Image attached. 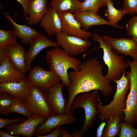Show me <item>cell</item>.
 <instances>
[{
    "label": "cell",
    "mask_w": 137,
    "mask_h": 137,
    "mask_svg": "<svg viewBox=\"0 0 137 137\" xmlns=\"http://www.w3.org/2000/svg\"><path fill=\"white\" fill-rule=\"evenodd\" d=\"M104 66L96 57L81 63L79 70L68 71L69 84L66 113L70 112L74 98L80 94L94 90L100 91L106 96L112 93L113 88L103 74Z\"/></svg>",
    "instance_id": "6da1fadb"
},
{
    "label": "cell",
    "mask_w": 137,
    "mask_h": 137,
    "mask_svg": "<svg viewBox=\"0 0 137 137\" xmlns=\"http://www.w3.org/2000/svg\"><path fill=\"white\" fill-rule=\"evenodd\" d=\"M126 70L119 79L114 81L116 84L117 88L112 101L108 104L103 105L102 102L99 98L98 118L101 122L106 121L116 115L124 117L127 94L130 89L129 81L126 76Z\"/></svg>",
    "instance_id": "7a4b0ae2"
},
{
    "label": "cell",
    "mask_w": 137,
    "mask_h": 137,
    "mask_svg": "<svg viewBox=\"0 0 137 137\" xmlns=\"http://www.w3.org/2000/svg\"><path fill=\"white\" fill-rule=\"evenodd\" d=\"M45 59L49 70L58 75L61 82L67 88L69 84L68 69L72 68L73 71H78L82 63L78 59L67 54L59 47H54L48 51Z\"/></svg>",
    "instance_id": "3957f363"
},
{
    "label": "cell",
    "mask_w": 137,
    "mask_h": 137,
    "mask_svg": "<svg viewBox=\"0 0 137 137\" xmlns=\"http://www.w3.org/2000/svg\"><path fill=\"white\" fill-rule=\"evenodd\" d=\"M99 91L94 90L80 94L74 98L70 112L73 114L76 109L82 108L85 112L84 123L79 131L82 137L91 128L99 113L98 105Z\"/></svg>",
    "instance_id": "277c9868"
},
{
    "label": "cell",
    "mask_w": 137,
    "mask_h": 137,
    "mask_svg": "<svg viewBox=\"0 0 137 137\" xmlns=\"http://www.w3.org/2000/svg\"><path fill=\"white\" fill-rule=\"evenodd\" d=\"M91 36L93 41L99 44L97 48L102 50L103 60L108 67L107 73L105 76L106 80L110 83L112 81L118 80L129 66L127 62L125 61L124 56L114 52L98 33H94Z\"/></svg>",
    "instance_id": "5b68a950"
},
{
    "label": "cell",
    "mask_w": 137,
    "mask_h": 137,
    "mask_svg": "<svg viewBox=\"0 0 137 137\" xmlns=\"http://www.w3.org/2000/svg\"><path fill=\"white\" fill-rule=\"evenodd\" d=\"M130 69L126 74L130 82V92L127 96L124 115L122 120L134 127L137 124V61H127Z\"/></svg>",
    "instance_id": "8992f818"
},
{
    "label": "cell",
    "mask_w": 137,
    "mask_h": 137,
    "mask_svg": "<svg viewBox=\"0 0 137 137\" xmlns=\"http://www.w3.org/2000/svg\"><path fill=\"white\" fill-rule=\"evenodd\" d=\"M55 35L60 46L71 56L85 52L92 45L87 39L69 36L62 31H57Z\"/></svg>",
    "instance_id": "52a82bcc"
},
{
    "label": "cell",
    "mask_w": 137,
    "mask_h": 137,
    "mask_svg": "<svg viewBox=\"0 0 137 137\" xmlns=\"http://www.w3.org/2000/svg\"><path fill=\"white\" fill-rule=\"evenodd\" d=\"M32 114H37L47 118L52 113L46 101L44 91L39 87L32 85L28 96L24 102Z\"/></svg>",
    "instance_id": "ba28073f"
},
{
    "label": "cell",
    "mask_w": 137,
    "mask_h": 137,
    "mask_svg": "<svg viewBox=\"0 0 137 137\" xmlns=\"http://www.w3.org/2000/svg\"><path fill=\"white\" fill-rule=\"evenodd\" d=\"M26 77L32 86H37L43 91L48 89L61 81L55 72L46 70L39 66H35L31 69Z\"/></svg>",
    "instance_id": "9c48e42d"
},
{
    "label": "cell",
    "mask_w": 137,
    "mask_h": 137,
    "mask_svg": "<svg viewBox=\"0 0 137 137\" xmlns=\"http://www.w3.org/2000/svg\"><path fill=\"white\" fill-rule=\"evenodd\" d=\"M46 118L37 114H33L24 122L8 125L4 127V131L10 134L31 137L35 135L37 127L43 122Z\"/></svg>",
    "instance_id": "30bf717a"
},
{
    "label": "cell",
    "mask_w": 137,
    "mask_h": 137,
    "mask_svg": "<svg viewBox=\"0 0 137 137\" xmlns=\"http://www.w3.org/2000/svg\"><path fill=\"white\" fill-rule=\"evenodd\" d=\"M102 37L104 41L116 54L130 56L137 61V42L132 38H115L107 36Z\"/></svg>",
    "instance_id": "8fae6325"
},
{
    "label": "cell",
    "mask_w": 137,
    "mask_h": 137,
    "mask_svg": "<svg viewBox=\"0 0 137 137\" xmlns=\"http://www.w3.org/2000/svg\"><path fill=\"white\" fill-rule=\"evenodd\" d=\"M76 118L73 114L70 112L58 114L52 112L45 121L38 125L36 129L35 135H43L47 134L55 128L63 125H70L74 123Z\"/></svg>",
    "instance_id": "7c38bea8"
},
{
    "label": "cell",
    "mask_w": 137,
    "mask_h": 137,
    "mask_svg": "<svg viewBox=\"0 0 137 137\" xmlns=\"http://www.w3.org/2000/svg\"><path fill=\"white\" fill-rule=\"evenodd\" d=\"M64 84L61 82L43 91L47 104L52 112L58 114L66 113L67 101L63 94Z\"/></svg>",
    "instance_id": "4fadbf2b"
},
{
    "label": "cell",
    "mask_w": 137,
    "mask_h": 137,
    "mask_svg": "<svg viewBox=\"0 0 137 137\" xmlns=\"http://www.w3.org/2000/svg\"><path fill=\"white\" fill-rule=\"evenodd\" d=\"M58 13L62 22V31L64 33L69 36L87 39L92 36L91 32L82 28L80 23L75 18L73 13L69 11Z\"/></svg>",
    "instance_id": "5bb4252c"
},
{
    "label": "cell",
    "mask_w": 137,
    "mask_h": 137,
    "mask_svg": "<svg viewBox=\"0 0 137 137\" xmlns=\"http://www.w3.org/2000/svg\"><path fill=\"white\" fill-rule=\"evenodd\" d=\"M29 50L26 55V72L31 69V65L32 61L44 49L48 47H59V44L50 40L46 36L40 33L30 44Z\"/></svg>",
    "instance_id": "9a60e30c"
},
{
    "label": "cell",
    "mask_w": 137,
    "mask_h": 137,
    "mask_svg": "<svg viewBox=\"0 0 137 137\" xmlns=\"http://www.w3.org/2000/svg\"><path fill=\"white\" fill-rule=\"evenodd\" d=\"M31 86L26 77L19 82L0 83V93H7L24 102L28 96Z\"/></svg>",
    "instance_id": "2e32d148"
},
{
    "label": "cell",
    "mask_w": 137,
    "mask_h": 137,
    "mask_svg": "<svg viewBox=\"0 0 137 137\" xmlns=\"http://www.w3.org/2000/svg\"><path fill=\"white\" fill-rule=\"evenodd\" d=\"M7 56L14 66L25 76L26 55L24 48L20 43L17 42L4 48Z\"/></svg>",
    "instance_id": "e0dca14e"
},
{
    "label": "cell",
    "mask_w": 137,
    "mask_h": 137,
    "mask_svg": "<svg viewBox=\"0 0 137 137\" xmlns=\"http://www.w3.org/2000/svg\"><path fill=\"white\" fill-rule=\"evenodd\" d=\"M4 17L12 25L13 31L17 37L23 44H30L40 33L35 29L26 25H20L15 23L6 11L3 14Z\"/></svg>",
    "instance_id": "ac0fdd59"
},
{
    "label": "cell",
    "mask_w": 137,
    "mask_h": 137,
    "mask_svg": "<svg viewBox=\"0 0 137 137\" xmlns=\"http://www.w3.org/2000/svg\"><path fill=\"white\" fill-rule=\"evenodd\" d=\"M25 77L14 66L7 56L0 63V83L19 82Z\"/></svg>",
    "instance_id": "d6986e66"
},
{
    "label": "cell",
    "mask_w": 137,
    "mask_h": 137,
    "mask_svg": "<svg viewBox=\"0 0 137 137\" xmlns=\"http://www.w3.org/2000/svg\"><path fill=\"white\" fill-rule=\"evenodd\" d=\"M40 25L47 34L52 36L58 31H62L61 20L59 15L55 10L50 7L42 19Z\"/></svg>",
    "instance_id": "ffe728a7"
},
{
    "label": "cell",
    "mask_w": 137,
    "mask_h": 137,
    "mask_svg": "<svg viewBox=\"0 0 137 137\" xmlns=\"http://www.w3.org/2000/svg\"><path fill=\"white\" fill-rule=\"evenodd\" d=\"M82 27L86 29L93 26L107 25L116 27L102 18L97 13L90 11H78L73 14Z\"/></svg>",
    "instance_id": "44dd1931"
},
{
    "label": "cell",
    "mask_w": 137,
    "mask_h": 137,
    "mask_svg": "<svg viewBox=\"0 0 137 137\" xmlns=\"http://www.w3.org/2000/svg\"><path fill=\"white\" fill-rule=\"evenodd\" d=\"M48 0H32L31 1L27 19V24L36 25L40 22L47 10V2Z\"/></svg>",
    "instance_id": "7402d4cb"
},
{
    "label": "cell",
    "mask_w": 137,
    "mask_h": 137,
    "mask_svg": "<svg viewBox=\"0 0 137 137\" xmlns=\"http://www.w3.org/2000/svg\"><path fill=\"white\" fill-rule=\"evenodd\" d=\"M81 5L78 0H52L49 6L58 13L69 11L73 14L79 11Z\"/></svg>",
    "instance_id": "603a6c76"
},
{
    "label": "cell",
    "mask_w": 137,
    "mask_h": 137,
    "mask_svg": "<svg viewBox=\"0 0 137 137\" xmlns=\"http://www.w3.org/2000/svg\"><path fill=\"white\" fill-rule=\"evenodd\" d=\"M123 117L116 115L110 117L106 121V126L103 131L102 137H114L120 132L121 122Z\"/></svg>",
    "instance_id": "cb8c5ba5"
},
{
    "label": "cell",
    "mask_w": 137,
    "mask_h": 137,
    "mask_svg": "<svg viewBox=\"0 0 137 137\" xmlns=\"http://www.w3.org/2000/svg\"><path fill=\"white\" fill-rule=\"evenodd\" d=\"M106 6L107 8L105 11V14L108 19V21L115 25L116 28H124L123 27L117 25L124 16L122 13V10L121 9H116L111 0H109L107 2Z\"/></svg>",
    "instance_id": "d4e9b609"
},
{
    "label": "cell",
    "mask_w": 137,
    "mask_h": 137,
    "mask_svg": "<svg viewBox=\"0 0 137 137\" xmlns=\"http://www.w3.org/2000/svg\"><path fill=\"white\" fill-rule=\"evenodd\" d=\"M16 98L6 93H0V115L8 116L10 114L8 110Z\"/></svg>",
    "instance_id": "484cf974"
},
{
    "label": "cell",
    "mask_w": 137,
    "mask_h": 137,
    "mask_svg": "<svg viewBox=\"0 0 137 137\" xmlns=\"http://www.w3.org/2000/svg\"><path fill=\"white\" fill-rule=\"evenodd\" d=\"M17 37L13 30H0V47L14 44L17 43Z\"/></svg>",
    "instance_id": "4316f807"
},
{
    "label": "cell",
    "mask_w": 137,
    "mask_h": 137,
    "mask_svg": "<svg viewBox=\"0 0 137 137\" xmlns=\"http://www.w3.org/2000/svg\"><path fill=\"white\" fill-rule=\"evenodd\" d=\"M105 0H84L79 11H90L97 13L102 6H106Z\"/></svg>",
    "instance_id": "83f0119b"
},
{
    "label": "cell",
    "mask_w": 137,
    "mask_h": 137,
    "mask_svg": "<svg viewBox=\"0 0 137 137\" xmlns=\"http://www.w3.org/2000/svg\"><path fill=\"white\" fill-rule=\"evenodd\" d=\"M8 111L10 114L14 113H18L27 118L30 117L32 115L28 110L24 102L17 98L8 109Z\"/></svg>",
    "instance_id": "f1b7e54d"
},
{
    "label": "cell",
    "mask_w": 137,
    "mask_h": 137,
    "mask_svg": "<svg viewBox=\"0 0 137 137\" xmlns=\"http://www.w3.org/2000/svg\"><path fill=\"white\" fill-rule=\"evenodd\" d=\"M119 137H137V128L121 121Z\"/></svg>",
    "instance_id": "f546056e"
},
{
    "label": "cell",
    "mask_w": 137,
    "mask_h": 137,
    "mask_svg": "<svg viewBox=\"0 0 137 137\" xmlns=\"http://www.w3.org/2000/svg\"><path fill=\"white\" fill-rule=\"evenodd\" d=\"M127 34L137 42V15L131 17L126 24Z\"/></svg>",
    "instance_id": "4dcf8cb0"
},
{
    "label": "cell",
    "mask_w": 137,
    "mask_h": 137,
    "mask_svg": "<svg viewBox=\"0 0 137 137\" xmlns=\"http://www.w3.org/2000/svg\"><path fill=\"white\" fill-rule=\"evenodd\" d=\"M122 13L124 16L134 13L137 14V0H123Z\"/></svg>",
    "instance_id": "1f68e13d"
},
{
    "label": "cell",
    "mask_w": 137,
    "mask_h": 137,
    "mask_svg": "<svg viewBox=\"0 0 137 137\" xmlns=\"http://www.w3.org/2000/svg\"><path fill=\"white\" fill-rule=\"evenodd\" d=\"M25 120V119L21 117L12 118H0V129H1L8 125L21 123Z\"/></svg>",
    "instance_id": "d6a6232c"
},
{
    "label": "cell",
    "mask_w": 137,
    "mask_h": 137,
    "mask_svg": "<svg viewBox=\"0 0 137 137\" xmlns=\"http://www.w3.org/2000/svg\"><path fill=\"white\" fill-rule=\"evenodd\" d=\"M22 6L23 9V15L26 16L28 14L29 8L31 1L30 0H16Z\"/></svg>",
    "instance_id": "836d02e7"
},
{
    "label": "cell",
    "mask_w": 137,
    "mask_h": 137,
    "mask_svg": "<svg viewBox=\"0 0 137 137\" xmlns=\"http://www.w3.org/2000/svg\"><path fill=\"white\" fill-rule=\"evenodd\" d=\"M61 128L60 126L55 128L52 132L43 135H37V137H58L60 136Z\"/></svg>",
    "instance_id": "e575fe53"
},
{
    "label": "cell",
    "mask_w": 137,
    "mask_h": 137,
    "mask_svg": "<svg viewBox=\"0 0 137 137\" xmlns=\"http://www.w3.org/2000/svg\"><path fill=\"white\" fill-rule=\"evenodd\" d=\"M106 125V122H101L98 127L96 132L97 137H102V133L104 128Z\"/></svg>",
    "instance_id": "d590c367"
},
{
    "label": "cell",
    "mask_w": 137,
    "mask_h": 137,
    "mask_svg": "<svg viewBox=\"0 0 137 137\" xmlns=\"http://www.w3.org/2000/svg\"><path fill=\"white\" fill-rule=\"evenodd\" d=\"M60 137H73L72 133H70L65 129L61 128Z\"/></svg>",
    "instance_id": "8d00e7d4"
},
{
    "label": "cell",
    "mask_w": 137,
    "mask_h": 137,
    "mask_svg": "<svg viewBox=\"0 0 137 137\" xmlns=\"http://www.w3.org/2000/svg\"><path fill=\"white\" fill-rule=\"evenodd\" d=\"M6 52L4 48L0 47V63L7 56Z\"/></svg>",
    "instance_id": "74e56055"
},
{
    "label": "cell",
    "mask_w": 137,
    "mask_h": 137,
    "mask_svg": "<svg viewBox=\"0 0 137 137\" xmlns=\"http://www.w3.org/2000/svg\"><path fill=\"white\" fill-rule=\"evenodd\" d=\"M0 137H19V136H16L13 135L8 133L1 130H0Z\"/></svg>",
    "instance_id": "f35d334b"
},
{
    "label": "cell",
    "mask_w": 137,
    "mask_h": 137,
    "mask_svg": "<svg viewBox=\"0 0 137 137\" xmlns=\"http://www.w3.org/2000/svg\"><path fill=\"white\" fill-rule=\"evenodd\" d=\"M73 137H81L79 130H76L72 132Z\"/></svg>",
    "instance_id": "ab89813d"
},
{
    "label": "cell",
    "mask_w": 137,
    "mask_h": 137,
    "mask_svg": "<svg viewBox=\"0 0 137 137\" xmlns=\"http://www.w3.org/2000/svg\"><path fill=\"white\" fill-rule=\"evenodd\" d=\"M78 0V1H84V0Z\"/></svg>",
    "instance_id": "60d3db41"
},
{
    "label": "cell",
    "mask_w": 137,
    "mask_h": 137,
    "mask_svg": "<svg viewBox=\"0 0 137 137\" xmlns=\"http://www.w3.org/2000/svg\"><path fill=\"white\" fill-rule=\"evenodd\" d=\"M106 2H107L109 0H105Z\"/></svg>",
    "instance_id": "b9f144b4"
},
{
    "label": "cell",
    "mask_w": 137,
    "mask_h": 137,
    "mask_svg": "<svg viewBox=\"0 0 137 137\" xmlns=\"http://www.w3.org/2000/svg\"><path fill=\"white\" fill-rule=\"evenodd\" d=\"M30 1H32V0H30Z\"/></svg>",
    "instance_id": "7bdbcfd3"
}]
</instances>
